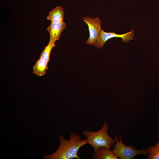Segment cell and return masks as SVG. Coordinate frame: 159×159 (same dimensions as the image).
I'll use <instances>...</instances> for the list:
<instances>
[{
	"instance_id": "cell-1",
	"label": "cell",
	"mask_w": 159,
	"mask_h": 159,
	"mask_svg": "<svg viewBox=\"0 0 159 159\" xmlns=\"http://www.w3.org/2000/svg\"><path fill=\"white\" fill-rule=\"evenodd\" d=\"M60 145L57 150L53 153L43 157L44 159H70L74 158L80 159L77 155L80 148L87 144L86 139L81 140V137L74 133L71 134L69 140L59 135Z\"/></svg>"
},
{
	"instance_id": "cell-2",
	"label": "cell",
	"mask_w": 159,
	"mask_h": 159,
	"mask_svg": "<svg viewBox=\"0 0 159 159\" xmlns=\"http://www.w3.org/2000/svg\"><path fill=\"white\" fill-rule=\"evenodd\" d=\"M109 125L106 122L103 124L101 128L96 132L87 130L83 132L86 137L87 144L91 145L94 150L100 147H104L110 149L115 142V139L108 134L107 130Z\"/></svg>"
},
{
	"instance_id": "cell-3",
	"label": "cell",
	"mask_w": 159,
	"mask_h": 159,
	"mask_svg": "<svg viewBox=\"0 0 159 159\" xmlns=\"http://www.w3.org/2000/svg\"><path fill=\"white\" fill-rule=\"evenodd\" d=\"M116 142L113 146L112 151L114 154L120 159H131L138 155H147L148 150L143 149L138 150L132 146H127L122 142L121 138L117 136L115 137Z\"/></svg>"
},
{
	"instance_id": "cell-4",
	"label": "cell",
	"mask_w": 159,
	"mask_h": 159,
	"mask_svg": "<svg viewBox=\"0 0 159 159\" xmlns=\"http://www.w3.org/2000/svg\"><path fill=\"white\" fill-rule=\"evenodd\" d=\"M82 20L88 25L89 37L86 44L95 46L97 40L102 30L101 21L98 18L90 17L88 16L82 17Z\"/></svg>"
},
{
	"instance_id": "cell-5",
	"label": "cell",
	"mask_w": 159,
	"mask_h": 159,
	"mask_svg": "<svg viewBox=\"0 0 159 159\" xmlns=\"http://www.w3.org/2000/svg\"><path fill=\"white\" fill-rule=\"evenodd\" d=\"M134 35L133 29L130 32L122 34H117L115 32H107L102 29L95 46L99 49H100L103 47L107 40L113 37L121 38L123 42H127L130 40L133 39Z\"/></svg>"
},
{
	"instance_id": "cell-6",
	"label": "cell",
	"mask_w": 159,
	"mask_h": 159,
	"mask_svg": "<svg viewBox=\"0 0 159 159\" xmlns=\"http://www.w3.org/2000/svg\"><path fill=\"white\" fill-rule=\"evenodd\" d=\"M66 28L65 23L63 21L57 23H51L47 27V30L49 34V40H58L61 33Z\"/></svg>"
},
{
	"instance_id": "cell-7",
	"label": "cell",
	"mask_w": 159,
	"mask_h": 159,
	"mask_svg": "<svg viewBox=\"0 0 159 159\" xmlns=\"http://www.w3.org/2000/svg\"><path fill=\"white\" fill-rule=\"evenodd\" d=\"M94 159H118L112 151L104 147H100L95 150Z\"/></svg>"
},
{
	"instance_id": "cell-8",
	"label": "cell",
	"mask_w": 159,
	"mask_h": 159,
	"mask_svg": "<svg viewBox=\"0 0 159 159\" xmlns=\"http://www.w3.org/2000/svg\"><path fill=\"white\" fill-rule=\"evenodd\" d=\"M64 11L61 6H57L49 12L47 19L51 23H57L63 21Z\"/></svg>"
},
{
	"instance_id": "cell-9",
	"label": "cell",
	"mask_w": 159,
	"mask_h": 159,
	"mask_svg": "<svg viewBox=\"0 0 159 159\" xmlns=\"http://www.w3.org/2000/svg\"><path fill=\"white\" fill-rule=\"evenodd\" d=\"M48 63L40 58L36 61L33 67L32 73L39 77L43 76L46 73V71L48 69Z\"/></svg>"
},
{
	"instance_id": "cell-10",
	"label": "cell",
	"mask_w": 159,
	"mask_h": 159,
	"mask_svg": "<svg viewBox=\"0 0 159 159\" xmlns=\"http://www.w3.org/2000/svg\"><path fill=\"white\" fill-rule=\"evenodd\" d=\"M55 41L49 40L47 45L45 46L40 54V58L49 62L50 56L52 48L55 46Z\"/></svg>"
},
{
	"instance_id": "cell-11",
	"label": "cell",
	"mask_w": 159,
	"mask_h": 159,
	"mask_svg": "<svg viewBox=\"0 0 159 159\" xmlns=\"http://www.w3.org/2000/svg\"><path fill=\"white\" fill-rule=\"evenodd\" d=\"M147 158L148 159H159V146L150 147L148 149Z\"/></svg>"
},
{
	"instance_id": "cell-12",
	"label": "cell",
	"mask_w": 159,
	"mask_h": 159,
	"mask_svg": "<svg viewBox=\"0 0 159 159\" xmlns=\"http://www.w3.org/2000/svg\"><path fill=\"white\" fill-rule=\"evenodd\" d=\"M159 146V141L155 145L153 146V147H156Z\"/></svg>"
}]
</instances>
